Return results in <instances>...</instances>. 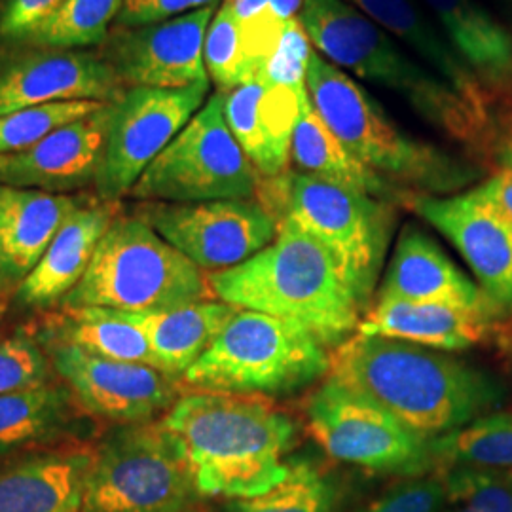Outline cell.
Returning <instances> with one entry per match:
<instances>
[{"label":"cell","instance_id":"1","mask_svg":"<svg viewBox=\"0 0 512 512\" xmlns=\"http://www.w3.org/2000/svg\"><path fill=\"white\" fill-rule=\"evenodd\" d=\"M329 376L427 440L501 410L507 399L492 374L446 351L359 332L332 353Z\"/></svg>","mask_w":512,"mask_h":512},{"label":"cell","instance_id":"2","mask_svg":"<svg viewBox=\"0 0 512 512\" xmlns=\"http://www.w3.org/2000/svg\"><path fill=\"white\" fill-rule=\"evenodd\" d=\"M160 421L202 497H256L289 475L298 425L270 397L196 389Z\"/></svg>","mask_w":512,"mask_h":512},{"label":"cell","instance_id":"3","mask_svg":"<svg viewBox=\"0 0 512 512\" xmlns=\"http://www.w3.org/2000/svg\"><path fill=\"white\" fill-rule=\"evenodd\" d=\"M207 277L215 298L296 323L329 349L349 340L366 313L334 256L289 222L277 224L266 249Z\"/></svg>","mask_w":512,"mask_h":512},{"label":"cell","instance_id":"4","mask_svg":"<svg viewBox=\"0 0 512 512\" xmlns=\"http://www.w3.org/2000/svg\"><path fill=\"white\" fill-rule=\"evenodd\" d=\"M298 21L315 50L332 65L399 93L427 124L456 141H486L490 120L437 74L404 54L393 37L348 0H302Z\"/></svg>","mask_w":512,"mask_h":512},{"label":"cell","instance_id":"5","mask_svg":"<svg viewBox=\"0 0 512 512\" xmlns=\"http://www.w3.org/2000/svg\"><path fill=\"white\" fill-rule=\"evenodd\" d=\"M306 90L344 147L404 192L450 196L480 177L475 165L406 135L370 93L315 50L306 69Z\"/></svg>","mask_w":512,"mask_h":512},{"label":"cell","instance_id":"6","mask_svg":"<svg viewBox=\"0 0 512 512\" xmlns=\"http://www.w3.org/2000/svg\"><path fill=\"white\" fill-rule=\"evenodd\" d=\"M256 200L277 224L289 222L319 241L368 311L395 234L397 205L291 169L262 177Z\"/></svg>","mask_w":512,"mask_h":512},{"label":"cell","instance_id":"7","mask_svg":"<svg viewBox=\"0 0 512 512\" xmlns=\"http://www.w3.org/2000/svg\"><path fill=\"white\" fill-rule=\"evenodd\" d=\"M209 298L215 294L205 272L133 213L112 220L88 272L61 306L148 313Z\"/></svg>","mask_w":512,"mask_h":512},{"label":"cell","instance_id":"8","mask_svg":"<svg viewBox=\"0 0 512 512\" xmlns=\"http://www.w3.org/2000/svg\"><path fill=\"white\" fill-rule=\"evenodd\" d=\"M329 348L310 330L260 311L239 310L184 384L205 391L287 397L330 374Z\"/></svg>","mask_w":512,"mask_h":512},{"label":"cell","instance_id":"9","mask_svg":"<svg viewBox=\"0 0 512 512\" xmlns=\"http://www.w3.org/2000/svg\"><path fill=\"white\" fill-rule=\"evenodd\" d=\"M200 497L160 420L112 425L93 444L84 512H190Z\"/></svg>","mask_w":512,"mask_h":512},{"label":"cell","instance_id":"10","mask_svg":"<svg viewBox=\"0 0 512 512\" xmlns=\"http://www.w3.org/2000/svg\"><path fill=\"white\" fill-rule=\"evenodd\" d=\"M260 181L226 124L224 93L217 92L148 165L129 196L162 203L251 200Z\"/></svg>","mask_w":512,"mask_h":512},{"label":"cell","instance_id":"11","mask_svg":"<svg viewBox=\"0 0 512 512\" xmlns=\"http://www.w3.org/2000/svg\"><path fill=\"white\" fill-rule=\"evenodd\" d=\"M304 414L311 437L336 461L389 475L435 471L431 440L332 376L311 391Z\"/></svg>","mask_w":512,"mask_h":512},{"label":"cell","instance_id":"12","mask_svg":"<svg viewBox=\"0 0 512 512\" xmlns=\"http://www.w3.org/2000/svg\"><path fill=\"white\" fill-rule=\"evenodd\" d=\"M211 82L183 90L128 88L112 103L105 154L97 177L99 200L129 196L160 152L202 109Z\"/></svg>","mask_w":512,"mask_h":512},{"label":"cell","instance_id":"13","mask_svg":"<svg viewBox=\"0 0 512 512\" xmlns=\"http://www.w3.org/2000/svg\"><path fill=\"white\" fill-rule=\"evenodd\" d=\"M135 215L209 274L239 266L277 238V222L256 198L145 202Z\"/></svg>","mask_w":512,"mask_h":512},{"label":"cell","instance_id":"14","mask_svg":"<svg viewBox=\"0 0 512 512\" xmlns=\"http://www.w3.org/2000/svg\"><path fill=\"white\" fill-rule=\"evenodd\" d=\"M38 342L55 374L95 420L112 425L162 420L183 395L181 380L160 368L97 357L44 336Z\"/></svg>","mask_w":512,"mask_h":512},{"label":"cell","instance_id":"15","mask_svg":"<svg viewBox=\"0 0 512 512\" xmlns=\"http://www.w3.org/2000/svg\"><path fill=\"white\" fill-rule=\"evenodd\" d=\"M448 239L501 319L512 317V217L480 188L408 203Z\"/></svg>","mask_w":512,"mask_h":512},{"label":"cell","instance_id":"16","mask_svg":"<svg viewBox=\"0 0 512 512\" xmlns=\"http://www.w3.org/2000/svg\"><path fill=\"white\" fill-rule=\"evenodd\" d=\"M217 10L219 4L154 25L116 27L105 61L124 88L183 90L211 82L203 48Z\"/></svg>","mask_w":512,"mask_h":512},{"label":"cell","instance_id":"17","mask_svg":"<svg viewBox=\"0 0 512 512\" xmlns=\"http://www.w3.org/2000/svg\"><path fill=\"white\" fill-rule=\"evenodd\" d=\"M112 103L46 135L37 145L0 156V184L69 194L97 183Z\"/></svg>","mask_w":512,"mask_h":512},{"label":"cell","instance_id":"18","mask_svg":"<svg viewBox=\"0 0 512 512\" xmlns=\"http://www.w3.org/2000/svg\"><path fill=\"white\" fill-rule=\"evenodd\" d=\"M124 92L109 63L86 52H33L0 67V116L69 101L114 103Z\"/></svg>","mask_w":512,"mask_h":512},{"label":"cell","instance_id":"19","mask_svg":"<svg viewBox=\"0 0 512 512\" xmlns=\"http://www.w3.org/2000/svg\"><path fill=\"white\" fill-rule=\"evenodd\" d=\"M224 93V118L239 147L264 179L289 171L304 86L249 82Z\"/></svg>","mask_w":512,"mask_h":512},{"label":"cell","instance_id":"20","mask_svg":"<svg viewBox=\"0 0 512 512\" xmlns=\"http://www.w3.org/2000/svg\"><path fill=\"white\" fill-rule=\"evenodd\" d=\"M93 444L35 450L0 463V512H84Z\"/></svg>","mask_w":512,"mask_h":512},{"label":"cell","instance_id":"21","mask_svg":"<svg viewBox=\"0 0 512 512\" xmlns=\"http://www.w3.org/2000/svg\"><path fill=\"white\" fill-rule=\"evenodd\" d=\"M97 420L63 382L0 395V456L65 444H90Z\"/></svg>","mask_w":512,"mask_h":512},{"label":"cell","instance_id":"22","mask_svg":"<svg viewBox=\"0 0 512 512\" xmlns=\"http://www.w3.org/2000/svg\"><path fill=\"white\" fill-rule=\"evenodd\" d=\"M378 300L439 302L497 313L475 281L463 274L439 243L416 224H404L384 281L378 287Z\"/></svg>","mask_w":512,"mask_h":512},{"label":"cell","instance_id":"23","mask_svg":"<svg viewBox=\"0 0 512 512\" xmlns=\"http://www.w3.org/2000/svg\"><path fill=\"white\" fill-rule=\"evenodd\" d=\"M499 319L494 311L452 304L378 300L366 311L357 332L439 351H461L484 342Z\"/></svg>","mask_w":512,"mask_h":512},{"label":"cell","instance_id":"24","mask_svg":"<svg viewBox=\"0 0 512 512\" xmlns=\"http://www.w3.org/2000/svg\"><path fill=\"white\" fill-rule=\"evenodd\" d=\"M118 215V202L80 203L63 222L35 270L21 281L19 302L27 308L61 304L88 272L99 241Z\"/></svg>","mask_w":512,"mask_h":512},{"label":"cell","instance_id":"25","mask_svg":"<svg viewBox=\"0 0 512 512\" xmlns=\"http://www.w3.org/2000/svg\"><path fill=\"white\" fill-rule=\"evenodd\" d=\"M80 200L0 184V289L21 285Z\"/></svg>","mask_w":512,"mask_h":512},{"label":"cell","instance_id":"26","mask_svg":"<svg viewBox=\"0 0 512 512\" xmlns=\"http://www.w3.org/2000/svg\"><path fill=\"white\" fill-rule=\"evenodd\" d=\"M366 18L380 25L389 37L399 38L408 50L420 57L431 73L444 80L459 97L490 120L488 101L482 84L459 59L442 35L414 0H348Z\"/></svg>","mask_w":512,"mask_h":512},{"label":"cell","instance_id":"27","mask_svg":"<svg viewBox=\"0 0 512 512\" xmlns=\"http://www.w3.org/2000/svg\"><path fill=\"white\" fill-rule=\"evenodd\" d=\"M463 65L490 88H512V35L476 0H423Z\"/></svg>","mask_w":512,"mask_h":512},{"label":"cell","instance_id":"28","mask_svg":"<svg viewBox=\"0 0 512 512\" xmlns=\"http://www.w3.org/2000/svg\"><path fill=\"white\" fill-rule=\"evenodd\" d=\"M291 158L302 173L363 192L382 202L408 205L414 198V194L387 183L378 173L361 164L319 116L308 93L294 128Z\"/></svg>","mask_w":512,"mask_h":512},{"label":"cell","instance_id":"29","mask_svg":"<svg viewBox=\"0 0 512 512\" xmlns=\"http://www.w3.org/2000/svg\"><path fill=\"white\" fill-rule=\"evenodd\" d=\"M238 311L219 298H209L173 310L128 313L145 330L160 370L183 380Z\"/></svg>","mask_w":512,"mask_h":512},{"label":"cell","instance_id":"30","mask_svg":"<svg viewBox=\"0 0 512 512\" xmlns=\"http://www.w3.org/2000/svg\"><path fill=\"white\" fill-rule=\"evenodd\" d=\"M44 338L65 342L97 357L160 368L147 334L128 311L109 308H63L48 317Z\"/></svg>","mask_w":512,"mask_h":512},{"label":"cell","instance_id":"31","mask_svg":"<svg viewBox=\"0 0 512 512\" xmlns=\"http://www.w3.org/2000/svg\"><path fill=\"white\" fill-rule=\"evenodd\" d=\"M435 471L473 469L512 475V412L497 410L431 440Z\"/></svg>","mask_w":512,"mask_h":512},{"label":"cell","instance_id":"32","mask_svg":"<svg viewBox=\"0 0 512 512\" xmlns=\"http://www.w3.org/2000/svg\"><path fill=\"white\" fill-rule=\"evenodd\" d=\"M336 484L315 463L293 459L289 475L266 494L224 499L213 512H336Z\"/></svg>","mask_w":512,"mask_h":512},{"label":"cell","instance_id":"33","mask_svg":"<svg viewBox=\"0 0 512 512\" xmlns=\"http://www.w3.org/2000/svg\"><path fill=\"white\" fill-rule=\"evenodd\" d=\"M124 0H65L23 40L52 50L95 46L107 40Z\"/></svg>","mask_w":512,"mask_h":512},{"label":"cell","instance_id":"34","mask_svg":"<svg viewBox=\"0 0 512 512\" xmlns=\"http://www.w3.org/2000/svg\"><path fill=\"white\" fill-rule=\"evenodd\" d=\"M203 59L209 80L219 86V92H230L256 80L255 69L245 52L241 23L230 0L220 4L207 29Z\"/></svg>","mask_w":512,"mask_h":512},{"label":"cell","instance_id":"35","mask_svg":"<svg viewBox=\"0 0 512 512\" xmlns=\"http://www.w3.org/2000/svg\"><path fill=\"white\" fill-rule=\"evenodd\" d=\"M105 103L97 101H69L54 103L31 109L14 110L0 116V156L16 154L25 148L37 145L46 135H50L65 124L84 118Z\"/></svg>","mask_w":512,"mask_h":512},{"label":"cell","instance_id":"36","mask_svg":"<svg viewBox=\"0 0 512 512\" xmlns=\"http://www.w3.org/2000/svg\"><path fill=\"white\" fill-rule=\"evenodd\" d=\"M437 473L446 488L442 512H512V475L473 469Z\"/></svg>","mask_w":512,"mask_h":512},{"label":"cell","instance_id":"37","mask_svg":"<svg viewBox=\"0 0 512 512\" xmlns=\"http://www.w3.org/2000/svg\"><path fill=\"white\" fill-rule=\"evenodd\" d=\"M52 363L37 336L18 330L0 342V395L52 382Z\"/></svg>","mask_w":512,"mask_h":512},{"label":"cell","instance_id":"38","mask_svg":"<svg viewBox=\"0 0 512 512\" xmlns=\"http://www.w3.org/2000/svg\"><path fill=\"white\" fill-rule=\"evenodd\" d=\"M444 497V478L433 471L397 482L359 512H442Z\"/></svg>","mask_w":512,"mask_h":512},{"label":"cell","instance_id":"39","mask_svg":"<svg viewBox=\"0 0 512 512\" xmlns=\"http://www.w3.org/2000/svg\"><path fill=\"white\" fill-rule=\"evenodd\" d=\"M311 55V42L302 29L298 18L291 19L285 27L279 48L266 65L262 78L264 84H283V86H304L306 69Z\"/></svg>","mask_w":512,"mask_h":512},{"label":"cell","instance_id":"40","mask_svg":"<svg viewBox=\"0 0 512 512\" xmlns=\"http://www.w3.org/2000/svg\"><path fill=\"white\" fill-rule=\"evenodd\" d=\"M220 0H124L122 10L116 18V27L131 29L162 23L184 14L217 6Z\"/></svg>","mask_w":512,"mask_h":512},{"label":"cell","instance_id":"41","mask_svg":"<svg viewBox=\"0 0 512 512\" xmlns=\"http://www.w3.org/2000/svg\"><path fill=\"white\" fill-rule=\"evenodd\" d=\"M65 0H8L0 19V35L25 38L44 19L50 18Z\"/></svg>","mask_w":512,"mask_h":512},{"label":"cell","instance_id":"42","mask_svg":"<svg viewBox=\"0 0 512 512\" xmlns=\"http://www.w3.org/2000/svg\"><path fill=\"white\" fill-rule=\"evenodd\" d=\"M480 188L512 217V158L497 175L480 184Z\"/></svg>","mask_w":512,"mask_h":512},{"label":"cell","instance_id":"43","mask_svg":"<svg viewBox=\"0 0 512 512\" xmlns=\"http://www.w3.org/2000/svg\"><path fill=\"white\" fill-rule=\"evenodd\" d=\"M190 512H196V511H190Z\"/></svg>","mask_w":512,"mask_h":512}]
</instances>
